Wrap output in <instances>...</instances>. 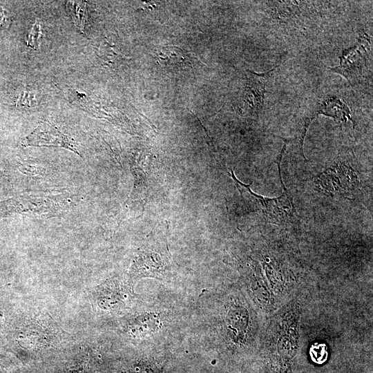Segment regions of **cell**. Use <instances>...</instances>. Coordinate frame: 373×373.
<instances>
[{
	"instance_id": "1",
	"label": "cell",
	"mask_w": 373,
	"mask_h": 373,
	"mask_svg": "<svg viewBox=\"0 0 373 373\" xmlns=\"http://www.w3.org/2000/svg\"><path fill=\"white\" fill-rule=\"evenodd\" d=\"M173 260L165 238H152L136 250L126 278L133 285L144 278L167 280L173 274Z\"/></svg>"
},
{
	"instance_id": "2",
	"label": "cell",
	"mask_w": 373,
	"mask_h": 373,
	"mask_svg": "<svg viewBox=\"0 0 373 373\" xmlns=\"http://www.w3.org/2000/svg\"><path fill=\"white\" fill-rule=\"evenodd\" d=\"M233 180L244 203L249 211L261 210L267 218L272 223L280 224L292 219L296 213L293 199L287 189L285 188L280 175V182L283 186V194L274 198L258 195L250 189V184L241 182L231 170L229 173Z\"/></svg>"
},
{
	"instance_id": "3",
	"label": "cell",
	"mask_w": 373,
	"mask_h": 373,
	"mask_svg": "<svg viewBox=\"0 0 373 373\" xmlns=\"http://www.w3.org/2000/svg\"><path fill=\"white\" fill-rule=\"evenodd\" d=\"M133 286L126 276L108 278L92 290L93 303L102 311L119 312L128 307L133 300Z\"/></svg>"
},
{
	"instance_id": "4",
	"label": "cell",
	"mask_w": 373,
	"mask_h": 373,
	"mask_svg": "<svg viewBox=\"0 0 373 373\" xmlns=\"http://www.w3.org/2000/svg\"><path fill=\"white\" fill-rule=\"evenodd\" d=\"M64 332L51 319H32L20 331L19 341L30 350H41L56 346L63 340Z\"/></svg>"
},
{
	"instance_id": "5",
	"label": "cell",
	"mask_w": 373,
	"mask_h": 373,
	"mask_svg": "<svg viewBox=\"0 0 373 373\" xmlns=\"http://www.w3.org/2000/svg\"><path fill=\"white\" fill-rule=\"evenodd\" d=\"M70 202L65 195H30L9 201L8 207L10 211L51 217L64 211Z\"/></svg>"
},
{
	"instance_id": "6",
	"label": "cell",
	"mask_w": 373,
	"mask_h": 373,
	"mask_svg": "<svg viewBox=\"0 0 373 373\" xmlns=\"http://www.w3.org/2000/svg\"><path fill=\"white\" fill-rule=\"evenodd\" d=\"M24 146L61 147L81 155L75 140L48 122H41L21 142Z\"/></svg>"
},
{
	"instance_id": "7",
	"label": "cell",
	"mask_w": 373,
	"mask_h": 373,
	"mask_svg": "<svg viewBox=\"0 0 373 373\" xmlns=\"http://www.w3.org/2000/svg\"><path fill=\"white\" fill-rule=\"evenodd\" d=\"M278 66L263 73L248 70L249 74L242 90V97L249 113L257 115L262 110L266 84L271 73Z\"/></svg>"
},
{
	"instance_id": "8",
	"label": "cell",
	"mask_w": 373,
	"mask_h": 373,
	"mask_svg": "<svg viewBox=\"0 0 373 373\" xmlns=\"http://www.w3.org/2000/svg\"><path fill=\"white\" fill-rule=\"evenodd\" d=\"M366 52L361 42L360 44L345 50L341 57L340 65L330 69L343 75L351 84L358 83L367 68Z\"/></svg>"
},
{
	"instance_id": "9",
	"label": "cell",
	"mask_w": 373,
	"mask_h": 373,
	"mask_svg": "<svg viewBox=\"0 0 373 373\" xmlns=\"http://www.w3.org/2000/svg\"><path fill=\"white\" fill-rule=\"evenodd\" d=\"M161 325L160 318L155 314H142L131 320L126 326L133 337H142L157 331Z\"/></svg>"
},
{
	"instance_id": "10",
	"label": "cell",
	"mask_w": 373,
	"mask_h": 373,
	"mask_svg": "<svg viewBox=\"0 0 373 373\" xmlns=\"http://www.w3.org/2000/svg\"><path fill=\"white\" fill-rule=\"evenodd\" d=\"M157 61L163 68H184L191 64L190 57L182 48L166 46L156 53Z\"/></svg>"
},
{
	"instance_id": "11",
	"label": "cell",
	"mask_w": 373,
	"mask_h": 373,
	"mask_svg": "<svg viewBox=\"0 0 373 373\" xmlns=\"http://www.w3.org/2000/svg\"><path fill=\"white\" fill-rule=\"evenodd\" d=\"M66 7L70 13L75 25L82 32H84L88 16L86 2L69 1L66 3Z\"/></svg>"
},
{
	"instance_id": "12",
	"label": "cell",
	"mask_w": 373,
	"mask_h": 373,
	"mask_svg": "<svg viewBox=\"0 0 373 373\" xmlns=\"http://www.w3.org/2000/svg\"><path fill=\"white\" fill-rule=\"evenodd\" d=\"M122 373H162V368L149 359H142L124 370Z\"/></svg>"
},
{
	"instance_id": "13",
	"label": "cell",
	"mask_w": 373,
	"mask_h": 373,
	"mask_svg": "<svg viewBox=\"0 0 373 373\" xmlns=\"http://www.w3.org/2000/svg\"><path fill=\"white\" fill-rule=\"evenodd\" d=\"M60 373H93L91 360L88 356H80L67 365Z\"/></svg>"
},
{
	"instance_id": "14",
	"label": "cell",
	"mask_w": 373,
	"mask_h": 373,
	"mask_svg": "<svg viewBox=\"0 0 373 373\" xmlns=\"http://www.w3.org/2000/svg\"><path fill=\"white\" fill-rule=\"evenodd\" d=\"M40 27L37 23H35L28 34V43L29 46L33 47L35 46V44L37 42V39L39 35Z\"/></svg>"
},
{
	"instance_id": "15",
	"label": "cell",
	"mask_w": 373,
	"mask_h": 373,
	"mask_svg": "<svg viewBox=\"0 0 373 373\" xmlns=\"http://www.w3.org/2000/svg\"><path fill=\"white\" fill-rule=\"evenodd\" d=\"M4 18H5V15L3 14V11L1 10L0 11V26H1V24L3 23V19Z\"/></svg>"
},
{
	"instance_id": "16",
	"label": "cell",
	"mask_w": 373,
	"mask_h": 373,
	"mask_svg": "<svg viewBox=\"0 0 373 373\" xmlns=\"http://www.w3.org/2000/svg\"><path fill=\"white\" fill-rule=\"evenodd\" d=\"M3 319V312L0 310V322Z\"/></svg>"
}]
</instances>
